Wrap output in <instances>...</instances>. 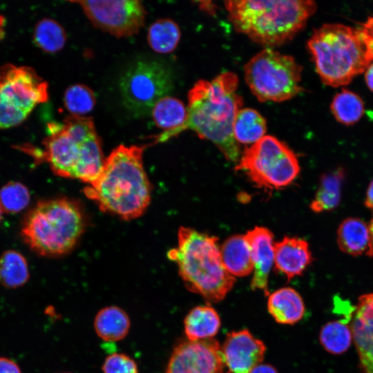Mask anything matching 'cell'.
<instances>
[{
    "label": "cell",
    "instance_id": "cell-1",
    "mask_svg": "<svg viewBox=\"0 0 373 373\" xmlns=\"http://www.w3.org/2000/svg\"><path fill=\"white\" fill-rule=\"evenodd\" d=\"M144 147L119 145L104 159L97 178L84 189L102 211L124 220L142 216L151 188L142 160Z\"/></svg>",
    "mask_w": 373,
    "mask_h": 373
},
{
    "label": "cell",
    "instance_id": "cell-2",
    "mask_svg": "<svg viewBox=\"0 0 373 373\" xmlns=\"http://www.w3.org/2000/svg\"><path fill=\"white\" fill-rule=\"evenodd\" d=\"M238 78L232 72L213 80H199L189 90L186 129L213 142L230 161L239 160L240 149L233 137V126L242 106L237 93Z\"/></svg>",
    "mask_w": 373,
    "mask_h": 373
},
{
    "label": "cell",
    "instance_id": "cell-3",
    "mask_svg": "<svg viewBox=\"0 0 373 373\" xmlns=\"http://www.w3.org/2000/svg\"><path fill=\"white\" fill-rule=\"evenodd\" d=\"M43 150H23L37 163L46 162L60 177L90 184L98 175L104 159L100 139L91 118L70 115L63 123L50 122Z\"/></svg>",
    "mask_w": 373,
    "mask_h": 373
},
{
    "label": "cell",
    "instance_id": "cell-4",
    "mask_svg": "<svg viewBox=\"0 0 373 373\" xmlns=\"http://www.w3.org/2000/svg\"><path fill=\"white\" fill-rule=\"evenodd\" d=\"M307 48L325 84H348L373 61V17L358 28L324 24L315 30Z\"/></svg>",
    "mask_w": 373,
    "mask_h": 373
},
{
    "label": "cell",
    "instance_id": "cell-5",
    "mask_svg": "<svg viewBox=\"0 0 373 373\" xmlns=\"http://www.w3.org/2000/svg\"><path fill=\"white\" fill-rule=\"evenodd\" d=\"M224 6L237 32L270 47L293 39L316 9L311 0H236L225 1Z\"/></svg>",
    "mask_w": 373,
    "mask_h": 373
},
{
    "label": "cell",
    "instance_id": "cell-6",
    "mask_svg": "<svg viewBox=\"0 0 373 373\" xmlns=\"http://www.w3.org/2000/svg\"><path fill=\"white\" fill-rule=\"evenodd\" d=\"M168 256L177 264L186 287L208 302L222 300L234 285L235 278L222 264L217 237L180 227L177 247Z\"/></svg>",
    "mask_w": 373,
    "mask_h": 373
},
{
    "label": "cell",
    "instance_id": "cell-7",
    "mask_svg": "<svg viewBox=\"0 0 373 373\" xmlns=\"http://www.w3.org/2000/svg\"><path fill=\"white\" fill-rule=\"evenodd\" d=\"M86 227L81 206L67 198L38 201L24 217L21 234L36 254L59 256L70 252Z\"/></svg>",
    "mask_w": 373,
    "mask_h": 373
},
{
    "label": "cell",
    "instance_id": "cell-8",
    "mask_svg": "<svg viewBox=\"0 0 373 373\" xmlns=\"http://www.w3.org/2000/svg\"><path fill=\"white\" fill-rule=\"evenodd\" d=\"M244 71L247 84L260 102H283L303 90L302 66L294 57L269 48L254 56Z\"/></svg>",
    "mask_w": 373,
    "mask_h": 373
},
{
    "label": "cell",
    "instance_id": "cell-9",
    "mask_svg": "<svg viewBox=\"0 0 373 373\" xmlns=\"http://www.w3.org/2000/svg\"><path fill=\"white\" fill-rule=\"evenodd\" d=\"M236 169L243 171L257 186L273 190L293 182L300 166L296 154L287 144L267 135L245 150Z\"/></svg>",
    "mask_w": 373,
    "mask_h": 373
},
{
    "label": "cell",
    "instance_id": "cell-10",
    "mask_svg": "<svg viewBox=\"0 0 373 373\" xmlns=\"http://www.w3.org/2000/svg\"><path fill=\"white\" fill-rule=\"evenodd\" d=\"M48 88L30 67L0 66V128L23 122L36 106L48 100Z\"/></svg>",
    "mask_w": 373,
    "mask_h": 373
},
{
    "label": "cell",
    "instance_id": "cell-11",
    "mask_svg": "<svg viewBox=\"0 0 373 373\" xmlns=\"http://www.w3.org/2000/svg\"><path fill=\"white\" fill-rule=\"evenodd\" d=\"M173 86L171 72L155 60H140L132 64L119 81L122 99L126 108L137 115L151 111L160 98Z\"/></svg>",
    "mask_w": 373,
    "mask_h": 373
},
{
    "label": "cell",
    "instance_id": "cell-12",
    "mask_svg": "<svg viewBox=\"0 0 373 373\" xmlns=\"http://www.w3.org/2000/svg\"><path fill=\"white\" fill-rule=\"evenodd\" d=\"M93 24L117 37L136 34L143 26L146 11L140 1H73Z\"/></svg>",
    "mask_w": 373,
    "mask_h": 373
},
{
    "label": "cell",
    "instance_id": "cell-13",
    "mask_svg": "<svg viewBox=\"0 0 373 373\" xmlns=\"http://www.w3.org/2000/svg\"><path fill=\"white\" fill-rule=\"evenodd\" d=\"M224 366L216 339L186 340L173 348L165 373H223Z\"/></svg>",
    "mask_w": 373,
    "mask_h": 373
},
{
    "label": "cell",
    "instance_id": "cell-14",
    "mask_svg": "<svg viewBox=\"0 0 373 373\" xmlns=\"http://www.w3.org/2000/svg\"><path fill=\"white\" fill-rule=\"evenodd\" d=\"M221 350L230 373H249L263 361L266 346L243 329L227 334Z\"/></svg>",
    "mask_w": 373,
    "mask_h": 373
},
{
    "label": "cell",
    "instance_id": "cell-15",
    "mask_svg": "<svg viewBox=\"0 0 373 373\" xmlns=\"http://www.w3.org/2000/svg\"><path fill=\"white\" fill-rule=\"evenodd\" d=\"M350 327L362 373H373V293L358 298Z\"/></svg>",
    "mask_w": 373,
    "mask_h": 373
},
{
    "label": "cell",
    "instance_id": "cell-16",
    "mask_svg": "<svg viewBox=\"0 0 373 373\" xmlns=\"http://www.w3.org/2000/svg\"><path fill=\"white\" fill-rule=\"evenodd\" d=\"M251 251L254 265L252 289L268 293V277L274 260V236L267 228L256 227L245 235Z\"/></svg>",
    "mask_w": 373,
    "mask_h": 373
},
{
    "label": "cell",
    "instance_id": "cell-17",
    "mask_svg": "<svg viewBox=\"0 0 373 373\" xmlns=\"http://www.w3.org/2000/svg\"><path fill=\"white\" fill-rule=\"evenodd\" d=\"M276 269L288 280L301 275L312 261L308 243L296 237H285L274 244Z\"/></svg>",
    "mask_w": 373,
    "mask_h": 373
},
{
    "label": "cell",
    "instance_id": "cell-18",
    "mask_svg": "<svg viewBox=\"0 0 373 373\" xmlns=\"http://www.w3.org/2000/svg\"><path fill=\"white\" fill-rule=\"evenodd\" d=\"M151 112L155 125L165 131L158 137L160 142L166 141L186 129L187 108L175 97L166 95L160 98Z\"/></svg>",
    "mask_w": 373,
    "mask_h": 373
},
{
    "label": "cell",
    "instance_id": "cell-19",
    "mask_svg": "<svg viewBox=\"0 0 373 373\" xmlns=\"http://www.w3.org/2000/svg\"><path fill=\"white\" fill-rule=\"evenodd\" d=\"M267 309L277 323L285 325L298 322L305 310L301 296L291 287H283L271 294Z\"/></svg>",
    "mask_w": 373,
    "mask_h": 373
},
{
    "label": "cell",
    "instance_id": "cell-20",
    "mask_svg": "<svg viewBox=\"0 0 373 373\" xmlns=\"http://www.w3.org/2000/svg\"><path fill=\"white\" fill-rule=\"evenodd\" d=\"M220 254L224 267L233 277L246 276L253 271L251 251L245 235H233L226 239Z\"/></svg>",
    "mask_w": 373,
    "mask_h": 373
},
{
    "label": "cell",
    "instance_id": "cell-21",
    "mask_svg": "<svg viewBox=\"0 0 373 373\" xmlns=\"http://www.w3.org/2000/svg\"><path fill=\"white\" fill-rule=\"evenodd\" d=\"M130 327L131 320L127 313L115 305L101 309L94 319L95 332L104 341L115 342L124 339Z\"/></svg>",
    "mask_w": 373,
    "mask_h": 373
},
{
    "label": "cell",
    "instance_id": "cell-22",
    "mask_svg": "<svg viewBox=\"0 0 373 373\" xmlns=\"http://www.w3.org/2000/svg\"><path fill=\"white\" fill-rule=\"evenodd\" d=\"M221 325L216 309L210 305H199L191 309L184 320V333L190 341L212 338Z\"/></svg>",
    "mask_w": 373,
    "mask_h": 373
},
{
    "label": "cell",
    "instance_id": "cell-23",
    "mask_svg": "<svg viewBox=\"0 0 373 373\" xmlns=\"http://www.w3.org/2000/svg\"><path fill=\"white\" fill-rule=\"evenodd\" d=\"M345 178L343 167H337L332 171L323 173L319 185L309 207L315 213H322L335 209L341 198V188Z\"/></svg>",
    "mask_w": 373,
    "mask_h": 373
},
{
    "label": "cell",
    "instance_id": "cell-24",
    "mask_svg": "<svg viewBox=\"0 0 373 373\" xmlns=\"http://www.w3.org/2000/svg\"><path fill=\"white\" fill-rule=\"evenodd\" d=\"M337 243L340 249L356 256L367 252L370 243L368 225L358 218H347L339 225Z\"/></svg>",
    "mask_w": 373,
    "mask_h": 373
},
{
    "label": "cell",
    "instance_id": "cell-25",
    "mask_svg": "<svg viewBox=\"0 0 373 373\" xmlns=\"http://www.w3.org/2000/svg\"><path fill=\"white\" fill-rule=\"evenodd\" d=\"M266 131V121L257 111L246 108L238 112L233 133L238 144H254L264 137Z\"/></svg>",
    "mask_w": 373,
    "mask_h": 373
},
{
    "label": "cell",
    "instance_id": "cell-26",
    "mask_svg": "<svg viewBox=\"0 0 373 373\" xmlns=\"http://www.w3.org/2000/svg\"><path fill=\"white\" fill-rule=\"evenodd\" d=\"M25 257L15 250H7L0 256V284L6 288L23 286L29 279Z\"/></svg>",
    "mask_w": 373,
    "mask_h": 373
},
{
    "label": "cell",
    "instance_id": "cell-27",
    "mask_svg": "<svg viewBox=\"0 0 373 373\" xmlns=\"http://www.w3.org/2000/svg\"><path fill=\"white\" fill-rule=\"evenodd\" d=\"M319 339L327 352L336 355L345 353L353 341L349 322L341 319L327 323L321 329Z\"/></svg>",
    "mask_w": 373,
    "mask_h": 373
},
{
    "label": "cell",
    "instance_id": "cell-28",
    "mask_svg": "<svg viewBox=\"0 0 373 373\" xmlns=\"http://www.w3.org/2000/svg\"><path fill=\"white\" fill-rule=\"evenodd\" d=\"M180 39V30L173 20L159 19L149 28L147 40L150 47L158 53H169L177 47Z\"/></svg>",
    "mask_w": 373,
    "mask_h": 373
},
{
    "label": "cell",
    "instance_id": "cell-29",
    "mask_svg": "<svg viewBox=\"0 0 373 373\" xmlns=\"http://www.w3.org/2000/svg\"><path fill=\"white\" fill-rule=\"evenodd\" d=\"M364 106L360 96L343 88L333 98L331 111L338 122L348 126L361 119L365 111Z\"/></svg>",
    "mask_w": 373,
    "mask_h": 373
},
{
    "label": "cell",
    "instance_id": "cell-30",
    "mask_svg": "<svg viewBox=\"0 0 373 373\" xmlns=\"http://www.w3.org/2000/svg\"><path fill=\"white\" fill-rule=\"evenodd\" d=\"M33 39L40 49L46 52L54 53L63 48L66 35L63 27L58 22L45 18L36 24Z\"/></svg>",
    "mask_w": 373,
    "mask_h": 373
},
{
    "label": "cell",
    "instance_id": "cell-31",
    "mask_svg": "<svg viewBox=\"0 0 373 373\" xmlns=\"http://www.w3.org/2000/svg\"><path fill=\"white\" fill-rule=\"evenodd\" d=\"M64 102L72 115L83 116L90 113L95 105L93 90L84 84H74L65 91Z\"/></svg>",
    "mask_w": 373,
    "mask_h": 373
},
{
    "label": "cell",
    "instance_id": "cell-32",
    "mask_svg": "<svg viewBox=\"0 0 373 373\" xmlns=\"http://www.w3.org/2000/svg\"><path fill=\"white\" fill-rule=\"evenodd\" d=\"M30 199L28 189L19 182H9L0 189V206L2 211L8 213L24 209Z\"/></svg>",
    "mask_w": 373,
    "mask_h": 373
},
{
    "label": "cell",
    "instance_id": "cell-33",
    "mask_svg": "<svg viewBox=\"0 0 373 373\" xmlns=\"http://www.w3.org/2000/svg\"><path fill=\"white\" fill-rule=\"evenodd\" d=\"M102 369L104 373H139L135 361L123 353H113L108 355Z\"/></svg>",
    "mask_w": 373,
    "mask_h": 373
},
{
    "label": "cell",
    "instance_id": "cell-34",
    "mask_svg": "<svg viewBox=\"0 0 373 373\" xmlns=\"http://www.w3.org/2000/svg\"><path fill=\"white\" fill-rule=\"evenodd\" d=\"M0 373H21L18 365L6 357H0Z\"/></svg>",
    "mask_w": 373,
    "mask_h": 373
},
{
    "label": "cell",
    "instance_id": "cell-35",
    "mask_svg": "<svg viewBox=\"0 0 373 373\" xmlns=\"http://www.w3.org/2000/svg\"><path fill=\"white\" fill-rule=\"evenodd\" d=\"M249 373H278V371L271 365L260 363L253 368Z\"/></svg>",
    "mask_w": 373,
    "mask_h": 373
},
{
    "label": "cell",
    "instance_id": "cell-36",
    "mask_svg": "<svg viewBox=\"0 0 373 373\" xmlns=\"http://www.w3.org/2000/svg\"><path fill=\"white\" fill-rule=\"evenodd\" d=\"M365 205L368 209L373 210V179L370 182L366 191Z\"/></svg>",
    "mask_w": 373,
    "mask_h": 373
},
{
    "label": "cell",
    "instance_id": "cell-37",
    "mask_svg": "<svg viewBox=\"0 0 373 373\" xmlns=\"http://www.w3.org/2000/svg\"><path fill=\"white\" fill-rule=\"evenodd\" d=\"M365 80L368 88L373 92V62L365 70Z\"/></svg>",
    "mask_w": 373,
    "mask_h": 373
},
{
    "label": "cell",
    "instance_id": "cell-38",
    "mask_svg": "<svg viewBox=\"0 0 373 373\" xmlns=\"http://www.w3.org/2000/svg\"><path fill=\"white\" fill-rule=\"evenodd\" d=\"M369 234H370V243L368 250L366 252V254L370 257L373 256V214L368 224Z\"/></svg>",
    "mask_w": 373,
    "mask_h": 373
},
{
    "label": "cell",
    "instance_id": "cell-39",
    "mask_svg": "<svg viewBox=\"0 0 373 373\" xmlns=\"http://www.w3.org/2000/svg\"><path fill=\"white\" fill-rule=\"evenodd\" d=\"M2 209H1V207L0 206V223H1V218H2Z\"/></svg>",
    "mask_w": 373,
    "mask_h": 373
},
{
    "label": "cell",
    "instance_id": "cell-40",
    "mask_svg": "<svg viewBox=\"0 0 373 373\" xmlns=\"http://www.w3.org/2000/svg\"><path fill=\"white\" fill-rule=\"evenodd\" d=\"M60 373H70V372H60Z\"/></svg>",
    "mask_w": 373,
    "mask_h": 373
}]
</instances>
